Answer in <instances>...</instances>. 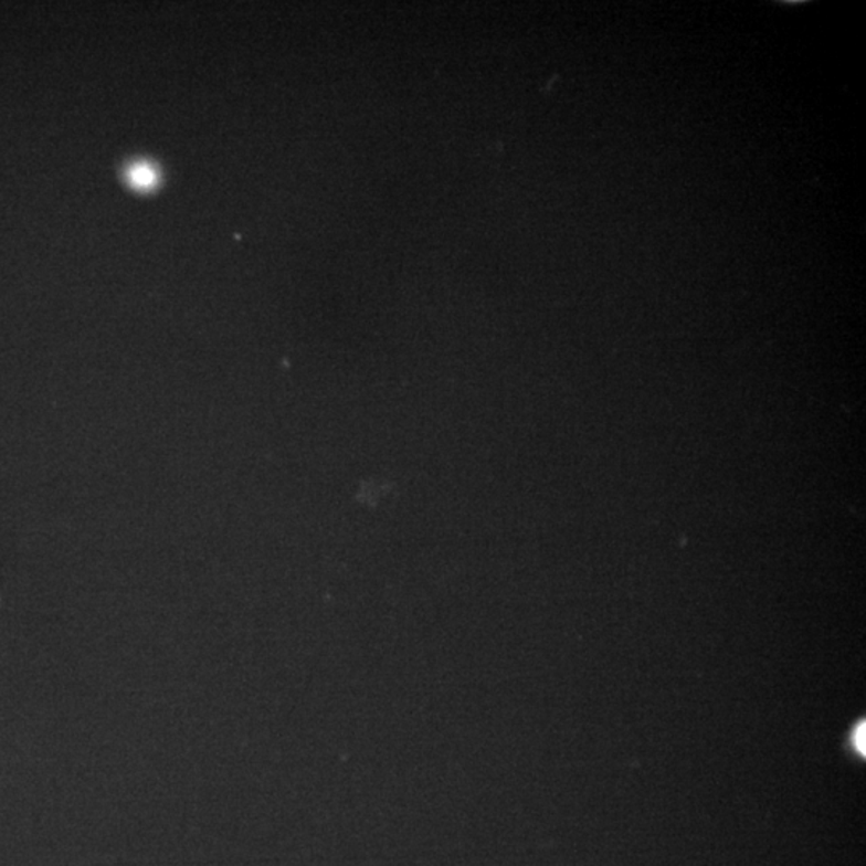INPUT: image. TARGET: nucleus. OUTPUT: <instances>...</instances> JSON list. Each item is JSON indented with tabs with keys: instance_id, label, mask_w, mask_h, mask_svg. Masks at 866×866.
Returning a JSON list of instances; mask_svg holds the SVG:
<instances>
[{
	"instance_id": "f257e3e1",
	"label": "nucleus",
	"mask_w": 866,
	"mask_h": 866,
	"mask_svg": "<svg viewBox=\"0 0 866 866\" xmlns=\"http://www.w3.org/2000/svg\"><path fill=\"white\" fill-rule=\"evenodd\" d=\"M130 177H133V182L141 188L151 187L152 182H155V173L147 166L135 167Z\"/></svg>"
}]
</instances>
